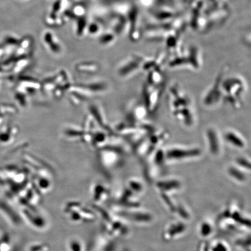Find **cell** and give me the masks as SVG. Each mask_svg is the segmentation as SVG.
Listing matches in <instances>:
<instances>
[{
	"label": "cell",
	"instance_id": "6da1fadb",
	"mask_svg": "<svg viewBox=\"0 0 251 251\" xmlns=\"http://www.w3.org/2000/svg\"><path fill=\"white\" fill-rule=\"evenodd\" d=\"M169 93L173 115L184 126L193 127L196 123V114L190 96L177 86L171 88Z\"/></svg>",
	"mask_w": 251,
	"mask_h": 251
},
{
	"label": "cell",
	"instance_id": "9c48e42d",
	"mask_svg": "<svg viewBox=\"0 0 251 251\" xmlns=\"http://www.w3.org/2000/svg\"><path fill=\"white\" fill-rule=\"evenodd\" d=\"M211 247V251H229L228 246L224 241H216Z\"/></svg>",
	"mask_w": 251,
	"mask_h": 251
},
{
	"label": "cell",
	"instance_id": "8992f818",
	"mask_svg": "<svg viewBox=\"0 0 251 251\" xmlns=\"http://www.w3.org/2000/svg\"><path fill=\"white\" fill-rule=\"evenodd\" d=\"M223 137L226 142L235 149L243 150L247 147L246 139L242 134L236 130L228 129L225 131Z\"/></svg>",
	"mask_w": 251,
	"mask_h": 251
},
{
	"label": "cell",
	"instance_id": "7a4b0ae2",
	"mask_svg": "<svg viewBox=\"0 0 251 251\" xmlns=\"http://www.w3.org/2000/svg\"><path fill=\"white\" fill-rule=\"evenodd\" d=\"M221 86L224 100L235 108L242 104L244 94L247 92L246 81L241 77L234 76L222 80Z\"/></svg>",
	"mask_w": 251,
	"mask_h": 251
},
{
	"label": "cell",
	"instance_id": "3957f363",
	"mask_svg": "<svg viewBox=\"0 0 251 251\" xmlns=\"http://www.w3.org/2000/svg\"><path fill=\"white\" fill-rule=\"evenodd\" d=\"M165 158L170 162H181L199 158L202 154V150L197 147L174 146L164 152Z\"/></svg>",
	"mask_w": 251,
	"mask_h": 251
},
{
	"label": "cell",
	"instance_id": "52a82bcc",
	"mask_svg": "<svg viewBox=\"0 0 251 251\" xmlns=\"http://www.w3.org/2000/svg\"><path fill=\"white\" fill-rule=\"evenodd\" d=\"M228 173L231 177L240 183H243L247 180V172L236 164L229 166Z\"/></svg>",
	"mask_w": 251,
	"mask_h": 251
},
{
	"label": "cell",
	"instance_id": "ba28073f",
	"mask_svg": "<svg viewBox=\"0 0 251 251\" xmlns=\"http://www.w3.org/2000/svg\"><path fill=\"white\" fill-rule=\"evenodd\" d=\"M235 164L240 166L244 171H251V158L247 156H240L235 159Z\"/></svg>",
	"mask_w": 251,
	"mask_h": 251
},
{
	"label": "cell",
	"instance_id": "277c9868",
	"mask_svg": "<svg viewBox=\"0 0 251 251\" xmlns=\"http://www.w3.org/2000/svg\"><path fill=\"white\" fill-rule=\"evenodd\" d=\"M205 138L208 150L211 155L218 157L224 151V137L218 128L209 126L206 128Z\"/></svg>",
	"mask_w": 251,
	"mask_h": 251
},
{
	"label": "cell",
	"instance_id": "5b68a950",
	"mask_svg": "<svg viewBox=\"0 0 251 251\" xmlns=\"http://www.w3.org/2000/svg\"><path fill=\"white\" fill-rule=\"evenodd\" d=\"M222 80V76H219L215 84L207 90L203 97L202 103L206 108H214L224 100V94L221 86Z\"/></svg>",
	"mask_w": 251,
	"mask_h": 251
},
{
	"label": "cell",
	"instance_id": "30bf717a",
	"mask_svg": "<svg viewBox=\"0 0 251 251\" xmlns=\"http://www.w3.org/2000/svg\"><path fill=\"white\" fill-rule=\"evenodd\" d=\"M201 233L203 236H207V235H210L212 233V227L210 223L203 222L201 227Z\"/></svg>",
	"mask_w": 251,
	"mask_h": 251
}]
</instances>
